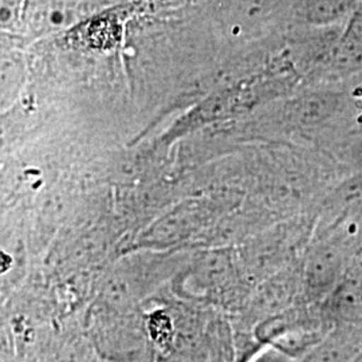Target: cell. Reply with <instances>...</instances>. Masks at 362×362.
<instances>
[{
	"label": "cell",
	"mask_w": 362,
	"mask_h": 362,
	"mask_svg": "<svg viewBox=\"0 0 362 362\" xmlns=\"http://www.w3.org/2000/svg\"><path fill=\"white\" fill-rule=\"evenodd\" d=\"M322 308L334 325L362 326V260L350 269L336 290L325 299Z\"/></svg>",
	"instance_id": "obj_1"
},
{
	"label": "cell",
	"mask_w": 362,
	"mask_h": 362,
	"mask_svg": "<svg viewBox=\"0 0 362 362\" xmlns=\"http://www.w3.org/2000/svg\"><path fill=\"white\" fill-rule=\"evenodd\" d=\"M361 349V325L339 322L302 362H351Z\"/></svg>",
	"instance_id": "obj_2"
},
{
	"label": "cell",
	"mask_w": 362,
	"mask_h": 362,
	"mask_svg": "<svg viewBox=\"0 0 362 362\" xmlns=\"http://www.w3.org/2000/svg\"><path fill=\"white\" fill-rule=\"evenodd\" d=\"M339 97L334 93H317L299 101L296 113L303 125H318L336 115Z\"/></svg>",
	"instance_id": "obj_3"
},
{
	"label": "cell",
	"mask_w": 362,
	"mask_h": 362,
	"mask_svg": "<svg viewBox=\"0 0 362 362\" xmlns=\"http://www.w3.org/2000/svg\"><path fill=\"white\" fill-rule=\"evenodd\" d=\"M356 0H309L308 18L315 25H332L353 10Z\"/></svg>",
	"instance_id": "obj_4"
}]
</instances>
